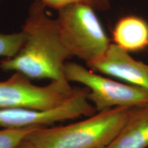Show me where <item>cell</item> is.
I'll use <instances>...</instances> for the list:
<instances>
[{"label": "cell", "mask_w": 148, "mask_h": 148, "mask_svg": "<svg viewBox=\"0 0 148 148\" xmlns=\"http://www.w3.org/2000/svg\"><path fill=\"white\" fill-rule=\"evenodd\" d=\"M64 73L67 81L80 83L88 88L87 99L97 112L148 105L147 90L102 76L77 62H66Z\"/></svg>", "instance_id": "277c9868"}, {"label": "cell", "mask_w": 148, "mask_h": 148, "mask_svg": "<svg viewBox=\"0 0 148 148\" xmlns=\"http://www.w3.org/2000/svg\"><path fill=\"white\" fill-rule=\"evenodd\" d=\"M114 44L127 52L148 47V23L138 16L128 15L116 22L112 31Z\"/></svg>", "instance_id": "ba28073f"}, {"label": "cell", "mask_w": 148, "mask_h": 148, "mask_svg": "<svg viewBox=\"0 0 148 148\" xmlns=\"http://www.w3.org/2000/svg\"><path fill=\"white\" fill-rule=\"evenodd\" d=\"M1 0H0V3H1Z\"/></svg>", "instance_id": "9a60e30c"}, {"label": "cell", "mask_w": 148, "mask_h": 148, "mask_svg": "<svg viewBox=\"0 0 148 148\" xmlns=\"http://www.w3.org/2000/svg\"><path fill=\"white\" fill-rule=\"evenodd\" d=\"M25 38L22 31L12 34L0 33V56L5 58L14 56L23 46Z\"/></svg>", "instance_id": "30bf717a"}, {"label": "cell", "mask_w": 148, "mask_h": 148, "mask_svg": "<svg viewBox=\"0 0 148 148\" xmlns=\"http://www.w3.org/2000/svg\"><path fill=\"white\" fill-rule=\"evenodd\" d=\"M46 8L58 10L72 4H84L95 10L105 11L110 8L112 0H40Z\"/></svg>", "instance_id": "7c38bea8"}, {"label": "cell", "mask_w": 148, "mask_h": 148, "mask_svg": "<svg viewBox=\"0 0 148 148\" xmlns=\"http://www.w3.org/2000/svg\"><path fill=\"white\" fill-rule=\"evenodd\" d=\"M57 11L55 19L59 33L71 57L88 64L106 53L111 43L94 9L72 4Z\"/></svg>", "instance_id": "3957f363"}, {"label": "cell", "mask_w": 148, "mask_h": 148, "mask_svg": "<svg viewBox=\"0 0 148 148\" xmlns=\"http://www.w3.org/2000/svg\"><path fill=\"white\" fill-rule=\"evenodd\" d=\"M86 65L92 71L119 78L148 90V64L134 59L114 43L110 44L101 58Z\"/></svg>", "instance_id": "52a82bcc"}, {"label": "cell", "mask_w": 148, "mask_h": 148, "mask_svg": "<svg viewBox=\"0 0 148 148\" xmlns=\"http://www.w3.org/2000/svg\"><path fill=\"white\" fill-rule=\"evenodd\" d=\"M88 89L82 87L61 106L49 110L24 108H0V127L8 129L48 127L54 123L89 116L96 113L95 107L87 99Z\"/></svg>", "instance_id": "8992f818"}, {"label": "cell", "mask_w": 148, "mask_h": 148, "mask_svg": "<svg viewBox=\"0 0 148 148\" xmlns=\"http://www.w3.org/2000/svg\"><path fill=\"white\" fill-rule=\"evenodd\" d=\"M138 107L100 111L86 119L60 126L39 127L26 139L38 148L106 147Z\"/></svg>", "instance_id": "7a4b0ae2"}, {"label": "cell", "mask_w": 148, "mask_h": 148, "mask_svg": "<svg viewBox=\"0 0 148 148\" xmlns=\"http://www.w3.org/2000/svg\"><path fill=\"white\" fill-rule=\"evenodd\" d=\"M16 148H38L36 147L34 144H33L32 142H30L29 140L25 138V140H23L21 143L18 145Z\"/></svg>", "instance_id": "4fadbf2b"}, {"label": "cell", "mask_w": 148, "mask_h": 148, "mask_svg": "<svg viewBox=\"0 0 148 148\" xmlns=\"http://www.w3.org/2000/svg\"><path fill=\"white\" fill-rule=\"evenodd\" d=\"M45 9L40 0L31 4L21 30L25 41L14 56L0 61L3 71L18 72L29 79H66L64 65L71 56L62 42L56 19Z\"/></svg>", "instance_id": "6da1fadb"}, {"label": "cell", "mask_w": 148, "mask_h": 148, "mask_svg": "<svg viewBox=\"0 0 148 148\" xmlns=\"http://www.w3.org/2000/svg\"><path fill=\"white\" fill-rule=\"evenodd\" d=\"M98 148H106V147H98Z\"/></svg>", "instance_id": "5bb4252c"}, {"label": "cell", "mask_w": 148, "mask_h": 148, "mask_svg": "<svg viewBox=\"0 0 148 148\" xmlns=\"http://www.w3.org/2000/svg\"><path fill=\"white\" fill-rule=\"evenodd\" d=\"M38 128L39 127L0 130V148H16L31 132Z\"/></svg>", "instance_id": "8fae6325"}, {"label": "cell", "mask_w": 148, "mask_h": 148, "mask_svg": "<svg viewBox=\"0 0 148 148\" xmlns=\"http://www.w3.org/2000/svg\"><path fill=\"white\" fill-rule=\"evenodd\" d=\"M148 147V105L138 107L120 132L106 148Z\"/></svg>", "instance_id": "9c48e42d"}, {"label": "cell", "mask_w": 148, "mask_h": 148, "mask_svg": "<svg viewBox=\"0 0 148 148\" xmlns=\"http://www.w3.org/2000/svg\"><path fill=\"white\" fill-rule=\"evenodd\" d=\"M30 79L15 72L0 81V108L49 110L63 104L80 89L71 86L66 79L51 81L46 86H37Z\"/></svg>", "instance_id": "5b68a950"}]
</instances>
